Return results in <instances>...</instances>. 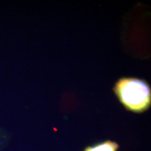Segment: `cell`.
<instances>
[{
  "instance_id": "2",
  "label": "cell",
  "mask_w": 151,
  "mask_h": 151,
  "mask_svg": "<svg viewBox=\"0 0 151 151\" xmlns=\"http://www.w3.org/2000/svg\"><path fill=\"white\" fill-rule=\"evenodd\" d=\"M118 148V143L111 141H106L94 146L88 147L84 151H117Z\"/></svg>"
},
{
  "instance_id": "1",
  "label": "cell",
  "mask_w": 151,
  "mask_h": 151,
  "mask_svg": "<svg viewBox=\"0 0 151 151\" xmlns=\"http://www.w3.org/2000/svg\"><path fill=\"white\" fill-rule=\"evenodd\" d=\"M114 91L128 110L141 113L150 107L151 92L146 81L137 78H121L116 83Z\"/></svg>"
}]
</instances>
